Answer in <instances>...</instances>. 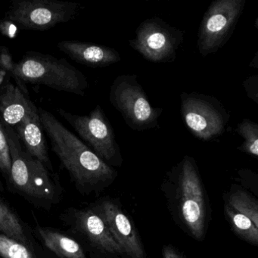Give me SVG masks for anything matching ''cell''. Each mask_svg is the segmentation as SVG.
I'll list each match as a JSON object with an SVG mask.
<instances>
[{
    "instance_id": "obj_1",
    "label": "cell",
    "mask_w": 258,
    "mask_h": 258,
    "mask_svg": "<svg viewBox=\"0 0 258 258\" xmlns=\"http://www.w3.org/2000/svg\"><path fill=\"white\" fill-rule=\"evenodd\" d=\"M38 113L52 151L78 185L94 186L112 180L116 175L114 169L52 113L42 108H38Z\"/></svg>"
},
{
    "instance_id": "obj_2",
    "label": "cell",
    "mask_w": 258,
    "mask_h": 258,
    "mask_svg": "<svg viewBox=\"0 0 258 258\" xmlns=\"http://www.w3.org/2000/svg\"><path fill=\"white\" fill-rule=\"evenodd\" d=\"M13 82L25 94L27 84L46 86L57 91L84 96L89 87L85 75L66 58L38 52H27L15 62L10 74Z\"/></svg>"
},
{
    "instance_id": "obj_3",
    "label": "cell",
    "mask_w": 258,
    "mask_h": 258,
    "mask_svg": "<svg viewBox=\"0 0 258 258\" xmlns=\"http://www.w3.org/2000/svg\"><path fill=\"white\" fill-rule=\"evenodd\" d=\"M109 100L131 129L143 131L158 126L163 109L151 105L137 75L117 77L110 88Z\"/></svg>"
},
{
    "instance_id": "obj_4",
    "label": "cell",
    "mask_w": 258,
    "mask_h": 258,
    "mask_svg": "<svg viewBox=\"0 0 258 258\" xmlns=\"http://www.w3.org/2000/svg\"><path fill=\"white\" fill-rule=\"evenodd\" d=\"M81 6L53 0H16L5 19L24 31H44L75 19Z\"/></svg>"
},
{
    "instance_id": "obj_5",
    "label": "cell",
    "mask_w": 258,
    "mask_h": 258,
    "mask_svg": "<svg viewBox=\"0 0 258 258\" xmlns=\"http://www.w3.org/2000/svg\"><path fill=\"white\" fill-rule=\"evenodd\" d=\"M180 100L184 124L194 137L211 141L224 134L230 115L217 98L197 92H184Z\"/></svg>"
},
{
    "instance_id": "obj_6",
    "label": "cell",
    "mask_w": 258,
    "mask_h": 258,
    "mask_svg": "<svg viewBox=\"0 0 258 258\" xmlns=\"http://www.w3.org/2000/svg\"><path fill=\"white\" fill-rule=\"evenodd\" d=\"M11 155L10 179L16 188L28 196L52 199L55 196V184L49 170L24 149L16 131L4 123Z\"/></svg>"
},
{
    "instance_id": "obj_7",
    "label": "cell",
    "mask_w": 258,
    "mask_h": 258,
    "mask_svg": "<svg viewBox=\"0 0 258 258\" xmlns=\"http://www.w3.org/2000/svg\"><path fill=\"white\" fill-rule=\"evenodd\" d=\"M246 0H215L203 16L198 33L197 48L202 56L215 53L233 34Z\"/></svg>"
},
{
    "instance_id": "obj_8",
    "label": "cell",
    "mask_w": 258,
    "mask_h": 258,
    "mask_svg": "<svg viewBox=\"0 0 258 258\" xmlns=\"http://www.w3.org/2000/svg\"><path fill=\"white\" fill-rule=\"evenodd\" d=\"M57 111L102 161L116 165L121 163L114 129L100 105H96L87 115L72 114L62 108Z\"/></svg>"
},
{
    "instance_id": "obj_9",
    "label": "cell",
    "mask_w": 258,
    "mask_h": 258,
    "mask_svg": "<svg viewBox=\"0 0 258 258\" xmlns=\"http://www.w3.org/2000/svg\"><path fill=\"white\" fill-rule=\"evenodd\" d=\"M184 40V32L158 17L143 21L129 45L147 61L172 62Z\"/></svg>"
},
{
    "instance_id": "obj_10",
    "label": "cell",
    "mask_w": 258,
    "mask_h": 258,
    "mask_svg": "<svg viewBox=\"0 0 258 258\" xmlns=\"http://www.w3.org/2000/svg\"><path fill=\"white\" fill-rule=\"evenodd\" d=\"M179 196L181 218L191 235L202 239L206 223V202L196 162L188 155L180 163Z\"/></svg>"
},
{
    "instance_id": "obj_11",
    "label": "cell",
    "mask_w": 258,
    "mask_h": 258,
    "mask_svg": "<svg viewBox=\"0 0 258 258\" xmlns=\"http://www.w3.org/2000/svg\"><path fill=\"white\" fill-rule=\"evenodd\" d=\"M99 216L106 224L114 240L130 258H146L138 233L127 216L114 202H103Z\"/></svg>"
},
{
    "instance_id": "obj_12",
    "label": "cell",
    "mask_w": 258,
    "mask_h": 258,
    "mask_svg": "<svg viewBox=\"0 0 258 258\" xmlns=\"http://www.w3.org/2000/svg\"><path fill=\"white\" fill-rule=\"evenodd\" d=\"M57 46L71 59L95 69L108 67L121 60L115 49L102 45L78 40H62Z\"/></svg>"
},
{
    "instance_id": "obj_13",
    "label": "cell",
    "mask_w": 258,
    "mask_h": 258,
    "mask_svg": "<svg viewBox=\"0 0 258 258\" xmlns=\"http://www.w3.org/2000/svg\"><path fill=\"white\" fill-rule=\"evenodd\" d=\"M13 129L25 151L41 162L48 170H52V164L48 154L45 132L40 122L38 108L28 113Z\"/></svg>"
},
{
    "instance_id": "obj_14",
    "label": "cell",
    "mask_w": 258,
    "mask_h": 258,
    "mask_svg": "<svg viewBox=\"0 0 258 258\" xmlns=\"http://www.w3.org/2000/svg\"><path fill=\"white\" fill-rule=\"evenodd\" d=\"M76 224L89 241L101 251L114 255L124 253L105 222L94 211L91 210L78 211L76 214Z\"/></svg>"
},
{
    "instance_id": "obj_15",
    "label": "cell",
    "mask_w": 258,
    "mask_h": 258,
    "mask_svg": "<svg viewBox=\"0 0 258 258\" xmlns=\"http://www.w3.org/2000/svg\"><path fill=\"white\" fill-rule=\"evenodd\" d=\"M37 108L29 95L22 92L12 80L0 89V118L7 126L14 128Z\"/></svg>"
},
{
    "instance_id": "obj_16",
    "label": "cell",
    "mask_w": 258,
    "mask_h": 258,
    "mask_svg": "<svg viewBox=\"0 0 258 258\" xmlns=\"http://www.w3.org/2000/svg\"><path fill=\"white\" fill-rule=\"evenodd\" d=\"M38 232L46 247L59 257L87 258L82 247L75 240L45 228H38Z\"/></svg>"
},
{
    "instance_id": "obj_17",
    "label": "cell",
    "mask_w": 258,
    "mask_h": 258,
    "mask_svg": "<svg viewBox=\"0 0 258 258\" xmlns=\"http://www.w3.org/2000/svg\"><path fill=\"white\" fill-rule=\"evenodd\" d=\"M226 213L234 232L250 244H258V227L250 219L240 214L229 205L226 206Z\"/></svg>"
},
{
    "instance_id": "obj_18",
    "label": "cell",
    "mask_w": 258,
    "mask_h": 258,
    "mask_svg": "<svg viewBox=\"0 0 258 258\" xmlns=\"http://www.w3.org/2000/svg\"><path fill=\"white\" fill-rule=\"evenodd\" d=\"M0 231L24 245L28 243V238L20 220L2 202H0Z\"/></svg>"
},
{
    "instance_id": "obj_19",
    "label": "cell",
    "mask_w": 258,
    "mask_h": 258,
    "mask_svg": "<svg viewBox=\"0 0 258 258\" xmlns=\"http://www.w3.org/2000/svg\"><path fill=\"white\" fill-rule=\"evenodd\" d=\"M235 132L244 139L237 149L254 158L258 157V124L250 119H243L237 125Z\"/></svg>"
},
{
    "instance_id": "obj_20",
    "label": "cell",
    "mask_w": 258,
    "mask_h": 258,
    "mask_svg": "<svg viewBox=\"0 0 258 258\" xmlns=\"http://www.w3.org/2000/svg\"><path fill=\"white\" fill-rule=\"evenodd\" d=\"M229 205L250 219L258 227V204L250 195L243 191H236L229 198Z\"/></svg>"
},
{
    "instance_id": "obj_21",
    "label": "cell",
    "mask_w": 258,
    "mask_h": 258,
    "mask_svg": "<svg viewBox=\"0 0 258 258\" xmlns=\"http://www.w3.org/2000/svg\"><path fill=\"white\" fill-rule=\"evenodd\" d=\"M0 255L4 258H34L24 244L2 234L0 235Z\"/></svg>"
},
{
    "instance_id": "obj_22",
    "label": "cell",
    "mask_w": 258,
    "mask_h": 258,
    "mask_svg": "<svg viewBox=\"0 0 258 258\" xmlns=\"http://www.w3.org/2000/svg\"><path fill=\"white\" fill-rule=\"evenodd\" d=\"M11 155L5 126L0 118V172L10 178L11 173Z\"/></svg>"
},
{
    "instance_id": "obj_23",
    "label": "cell",
    "mask_w": 258,
    "mask_h": 258,
    "mask_svg": "<svg viewBox=\"0 0 258 258\" xmlns=\"http://www.w3.org/2000/svg\"><path fill=\"white\" fill-rule=\"evenodd\" d=\"M247 96L255 103L258 104V77L257 75L250 77L243 82Z\"/></svg>"
},
{
    "instance_id": "obj_24",
    "label": "cell",
    "mask_w": 258,
    "mask_h": 258,
    "mask_svg": "<svg viewBox=\"0 0 258 258\" xmlns=\"http://www.w3.org/2000/svg\"><path fill=\"white\" fill-rule=\"evenodd\" d=\"M164 258H184L182 255L171 245L164 246L163 248Z\"/></svg>"
},
{
    "instance_id": "obj_25",
    "label": "cell",
    "mask_w": 258,
    "mask_h": 258,
    "mask_svg": "<svg viewBox=\"0 0 258 258\" xmlns=\"http://www.w3.org/2000/svg\"><path fill=\"white\" fill-rule=\"evenodd\" d=\"M12 80L9 75L8 72L2 67L0 66V89L2 88L3 86L7 82V81Z\"/></svg>"
},
{
    "instance_id": "obj_26",
    "label": "cell",
    "mask_w": 258,
    "mask_h": 258,
    "mask_svg": "<svg viewBox=\"0 0 258 258\" xmlns=\"http://www.w3.org/2000/svg\"><path fill=\"white\" fill-rule=\"evenodd\" d=\"M258 55L257 53L256 54V55L254 56V58H253V61H252L251 64H254V66H253V68H255V69H257L258 68V64H257V61H258Z\"/></svg>"
}]
</instances>
